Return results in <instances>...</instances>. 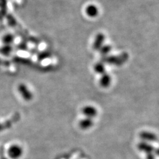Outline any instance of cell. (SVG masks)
<instances>
[{"label": "cell", "mask_w": 159, "mask_h": 159, "mask_svg": "<svg viewBox=\"0 0 159 159\" xmlns=\"http://www.w3.org/2000/svg\"><path fill=\"white\" fill-rule=\"evenodd\" d=\"M93 125V121L92 119L85 117L81 120L79 122L80 127L83 130H87L90 129Z\"/></svg>", "instance_id": "9c48e42d"}, {"label": "cell", "mask_w": 159, "mask_h": 159, "mask_svg": "<svg viewBox=\"0 0 159 159\" xmlns=\"http://www.w3.org/2000/svg\"><path fill=\"white\" fill-rule=\"evenodd\" d=\"M137 148L140 151L146 153V154L153 153L154 149H155L152 145L150 144L148 142H142L139 143V144L137 146Z\"/></svg>", "instance_id": "8992f818"}, {"label": "cell", "mask_w": 159, "mask_h": 159, "mask_svg": "<svg viewBox=\"0 0 159 159\" xmlns=\"http://www.w3.org/2000/svg\"><path fill=\"white\" fill-rule=\"evenodd\" d=\"M146 159H156L155 155L154 153L147 154Z\"/></svg>", "instance_id": "2e32d148"}, {"label": "cell", "mask_w": 159, "mask_h": 159, "mask_svg": "<svg viewBox=\"0 0 159 159\" xmlns=\"http://www.w3.org/2000/svg\"><path fill=\"white\" fill-rule=\"evenodd\" d=\"M12 51V48L11 46H7L4 45L0 48V52L2 55H4L5 56H8L10 55Z\"/></svg>", "instance_id": "4fadbf2b"}, {"label": "cell", "mask_w": 159, "mask_h": 159, "mask_svg": "<svg viewBox=\"0 0 159 159\" xmlns=\"http://www.w3.org/2000/svg\"><path fill=\"white\" fill-rule=\"evenodd\" d=\"M24 154V148L18 144H11L7 150L8 156L11 159H20Z\"/></svg>", "instance_id": "3957f363"}, {"label": "cell", "mask_w": 159, "mask_h": 159, "mask_svg": "<svg viewBox=\"0 0 159 159\" xmlns=\"http://www.w3.org/2000/svg\"><path fill=\"white\" fill-rule=\"evenodd\" d=\"M111 50V47L109 45H105L102 46L101 48L99 50L100 52V54L102 56H108V54Z\"/></svg>", "instance_id": "9a60e30c"}, {"label": "cell", "mask_w": 159, "mask_h": 159, "mask_svg": "<svg viewBox=\"0 0 159 159\" xmlns=\"http://www.w3.org/2000/svg\"><path fill=\"white\" fill-rule=\"evenodd\" d=\"M82 113L86 117L92 119L97 114L96 108L91 106H86L82 109Z\"/></svg>", "instance_id": "ba28073f"}, {"label": "cell", "mask_w": 159, "mask_h": 159, "mask_svg": "<svg viewBox=\"0 0 159 159\" xmlns=\"http://www.w3.org/2000/svg\"><path fill=\"white\" fill-rule=\"evenodd\" d=\"M105 40V35L102 33H98L96 35L93 43V47L95 50H99L103 46Z\"/></svg>", "instance_id": "52a82bcc"}, {"label": "cell", "mask_w": 159, "mask_h": 159, "mask_svg": "<svg viewBox=\"0 0 159 159\" xmlns=\"http://www.w3.org/2000/svg\"><path fill=\"white\" fill-rule=\"evenodd\" d=\"M14 36L11 34H7L4 35L2 38V42L4 45L11 46L14 41Z\"/></svg>", "instance_id": "7c38bea8"}, {"label": "cell", "mask_w": 159, "mask_h": 159, "mask_svg": "<svg viewBox=\"0 0 159 159\" xmlns=\"http://www.w3.org/2000/svg\"><path fill=\"white\" fill-rule=\"evenodd\" d=\"M17 90L23 100L26 102H30L34 98V93L25 83H20L18 85Z\"/></svg>", "instance_id": "7a4b0ae2"}, {"label": "cell", "mask_w": 159, "mask_h": 159, "mask_svg": "<svg viewBox=\"0 0 159 159\" xmlns=\"http://www.w3.org/2000/svg\"><path fill=\"white\" fill-rule=\"evenodd\" d=\"M111 81V77L107 73H104L102 74L100 80V84L102 86V87H107L110 85Z\"/></svg>", "instance_id": "8fae6325"}, {"label": "cell", "mask_w": 159, "mask_h": 159, "mask_svg": "<svg viewBox=\"0 0 159 159\" xmlns=\"http://www.w3.org/2000/svg\"><path fill=\"white\" fill-rule=\"evenodd\" d=\"M154 155H156L157 156H159V148H155L154 149Z\"/></svg>", "instance_id": "e0dca14e"}, {"label": "cell", "mask_w": 159, "mask_h": 159, "mask_svg": "<svg viewBox=\"0 0 159 159\" xmlns=\"http://www.w3.org/2000/svg\"><path fill=\"white\" fill-rule=\"evenodd\" d=\"M140 137L145 142H153L157 140V137L152 132L142 131L140 134Z\"/></svg>", "instance_id": "5b68a950"}, {"label": "cell", "mask_w": 159, "mask_h": 159, "mask_svg": "<svg viewBox=\"0 0 159 159\" xmlns=\"http://www.w3.org/2000/svg\"><path fill=\"white\" fill-rule=\"evenodd\" d=\"M1 159H6V157H4V156H2V157H1Z\"/></svg>", "instance_id": "ac0fdd59"}, {"label": "cell", "mask_w": 159, "mask_h": 159, "mask_svg": "<svg viewBox=\"0 0 159 159\" xmlns=\"http://www.w3.org/2000/svg\"><path fill=\"white\" fill-rule=\"evenodd\" d=\"M21 119V115L19 113L14 114L11 117L7 120L5 121H0V132L11 129L12 127L17 123V122Z\"/></svg>", "instance_id": "277c9868"}, {"label": "cell", "mask_w": 159, "mask_h": 159, "mask_svg": "<svg viewBox=\"0 0 159 159\" xmlns=\"http://www.w3.org/2000/svg\"><path fill=\"white\" fill-rule=\"evenodd\" d=\"M129 58V56L127 52H123L117 56H106L102 57V62L110 65H114L116 66H121L126 63Z\"/></svg>", "instance_id": "6da1fadb"}, {"label": "cell", "mask_w": 159, "mask_h": 159, "mask_svg": "<svg viewBox=\"0 0 159 159\" xmlns=\"http://www.w3.org/2000/svg\"><path fill=\"white\" fill-rule=\"evenodd\" d=\"M94 71L98 74L102 75L104 73H105V71H106L105 66H104V64L102 62L96 63L94 66Z\"/></svg>", "instance_id": "5bb4252c"}, {"label": "cell", "mask_w": 159, "mask_h": 159, "mask_svg": "<svg viewBox=\"0 0 159 159\" xmlns=\"http://www.w3.org/2000/svg\"><path fill=\"white\" fill-rule=\"evenodd\" d=\"M85 12L90 17H96L98 14V9L96 6L91 4L87 7Z\"/></svg>", "instance_id": "30bf717a"}]
</instances>
